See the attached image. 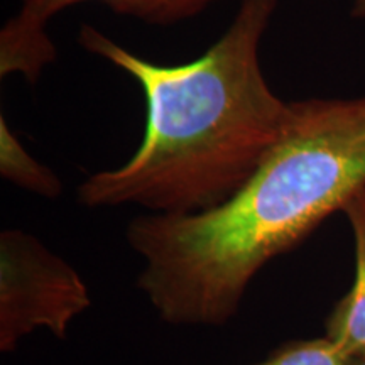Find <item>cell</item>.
Instances as JSON below:
<instances>
[{"instance_id":"obj_1","label":"cell","mask_w":365,"mask_h":365,"mask_svg":"<svg viewBox=\"0 0 365 365\" xmlns=\"http://www.w3.org/2000/svg\"><path fill=\"white\" fill-rule=\"evenodd\" d=\"M364 188L365 97L291 102L284 132L225 203L127 225L135 286L166 325L225 327L259 272Z\"/></svg>"},{"instance_id":"obj_2","label":"cell","mask_w":365,"mask_h":365,"mask_svg":"<svg viewBox=\"0 0 365 365\" xmlns=\"http://www.w3.org/2000/svg\"><path fill=\"white\" fill-rule=\"evenodd\" d=\"M277 4L240 0L225 33L182 65H158L97 27L81 26L78 41L86 51L143 88L145 129L132 158L81 182L80 205L188 215L237 193L277 143L291 112L269 86L259 56Z\"/></svg>"},{"instance_id":"obj_3","label":"cell","mask_w":365,"mask_h":365,"mask_svg":"<svg viewBox=\"0 0 365 365\" xmlns=\"http://www.w3.org/2000/svg\"><path fill=\"white\" fill-rule=\"evenodd\" d=\"M90 308L88 286L66 259L21 228L0 232V352L36 330L65 340Z\"/></svg>"},{"instance_id":"obj_4","label":"cell","mask_w":365,"mask_h":365,"mask_svg":"<svg viewBox=\"0 0 365 365\" xmlns=\"http://www.w3.org/2000/svg\"><path fill=\"white\" fill-rule=\"evenodd\" d=\"M102 4L118 16L149 26L170 27L190 21L222 0H21V9L0 31V76L22 75L38 83L44 68L58 56L48 34L54 16L78 4Z\"/></svg>"},{"instance_id":"obj_5","label":"cell","mask_w":365,"mask_h":365,"mask_svg":"<svg viewBox=\"0 0 365 365\" xmlns=\"http://www.w3.org/2000/svg\"><path fill=\"white\" fill-rule=\"evenodd\" d=\"M341 213L352 230L355 272L350 289L325 319V336L365 362V188L346 202Z\"/></svg>"},{"instance_id":"obj_6","label":"cell","mask_w":365,"mask_h":365,"mask_svg":"<svg viewBox=\"0 0 365 365\" xmlns=\"http://www.w3.org/2000/svg\"><path fill=\"white\" fill-rule=\"evenodd\" d=\"M0 176L17 188L54 200L65 186L51 168L31 156L14 134L6 117H0Z\"/></svg>"},{"instance_id":"obj_7","label":"cell","mask_w":365,"mask_h":365,"mask_svg":"<svg viewBox=\"0 0 365 365\" xmlns=\"http://www.w3.org/2000/svg\"><path fill=\"white\" fill-rule=\"evenodd\" d=\"M254 365H365L328 336L289 340L274 349L262 362Z\"/></svg>"},{"instance_id":"obj_8","label":"cell","mask_w":365,"mask_h":365,"mask_svg":"<svg viewBox=\"0 0 365 365\" xmlns=\"http://www.w3.org/2000/svg\"><path fill=\"white\" fill-rule=\"evenodd\" d=\"M350 16L354 19L365 22V0H354L352 9H350Z\"/></svg>"}]
</instances>
